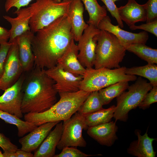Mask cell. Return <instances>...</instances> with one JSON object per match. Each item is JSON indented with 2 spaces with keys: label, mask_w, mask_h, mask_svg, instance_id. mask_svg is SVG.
<instances>
[{
  "label": "cell",
  "mask_w": 157,
  "mask_h": 157,
  "mask_svg": "<svg viewBox=\"0 0 157 157\" xmlns=\"http://www.w3.org/2000/svg\"><path fill=\"white\" fill-rule=\"evenodd\" d=\"M36 33L31 42L34 65L43 69L56 65L74 40L67 15L59 17Z\"/></svg>",
  "instance_id": "1"
},
{
  "label": "cell",
  "mask_w": 157,
  "mask_h": 157,
  "mask_svg": "<svg viewBox=\"0 0 157 157\" xmlns=\"http://www.w3.org/2000/svg\"><path fill=\"white\" fill-rule=\"evenodd\" d=\"M55 83L44 69L35 66L23 85L22 113L43 112L55 104L58 92Z\"/></svg>",
  "instance_id": "2"
},
{
  "label": "cell",
  "mask_w": 157,
  "mask_h": 157,
  "mask_svg": "<svg viewBox=\"0 0 157 157\" xmlns=\"http://www.w3.org/2000/svg\"><path fill=\"white\" fill-rule=\"evenodd\" d=\"M59 101L47 110L25 114V121L37 126L49 122L64 121L78 111L90 92L82 90L73 92H58Z\"/></svg>",
  "instance_id": "3"
},
{
  "label": "cell",
  "mask_w": 157,
  "mask_h": 157,
  "mask_svg": "<svg viewBox=\"0 0 157 157\" xmlns=\"http://www.w3.org/2000/svg\"><path fill=\"white\" fill-rule=\"evenodd\" d=\"M95 38L97 42L95 68L120 67L119 63L122 61L126 50L118 38L112 33L104 30H101Z\"/></svg>",
  "instance_id": "4"
},
{
  "label": "cell",
  "mask_w": 157,
  "mask_h": 157,
  "mask_svg": "<svg viewBox=\"0 0 157 157\" xmlns=\"http://www.w3.org/2000/svg\"><path fill=\"white\" fill-rule=\"evenodd\" d=\"M125 67L113 69L106 68L86 69L83 75L79 89L91 92L106 87L115 83L122 81H135V75L126 74Z\"/></svg>",
  "instance_id": "5"
},
{
  "label": "cell",
  "mask_w": 157,
  "mask_h": 157,
  "mask_svg": "<svg viewBox=\"0 0 157 157\" xmlns=\"http://www.w3.org/2000/svg\"><path fill=\"white\" fill-rule=\"evenodd\" d=\"M71 1L36 0L29 6L32 14L29 22L31 31L35 33L59 17L67 15Z\"/></svg>",
  "instance_id": "6"
},
{
  "label": "cell",
  "mask_w": 157,
  "mask_h": 157,
  "mask_svg": "<svg viewBox=\"0 0 157 157\" xmlns=\"http://www.w3.org/2000/svg\"><path fill=\"white\" fill-rule=\"evenodd\" d=\"M152 87L141 77L137 78L134 83L129 86L127 91L124 92L116 97L113 117L115 121H126L129 111L138 106Z\"/></svg>",
  "instance_id": "7"
},
{
  "label": "cell",
  "mask_w": 157,
  "mask_h": 157,
  "mask_svg": "<svg viewBox=\"0 0 157 157\" xmlns=\"http://www.w3.org/2000/svg\"><path fill=\"white\" fill-rule=\"evenodd\" d=\"M88 128L85 115L77 111L69 118L63 121L61 137L56 147L62 150L67 147H86L87 143L82 132L83 129Z\"/></svg>",
  "instance_id": "8"
},
{
  "label": "cell",
  "mask_w": 157,
  "mask_h": 157,
  "mask_svg": "<svg viewBox=\"0 0 157 157\" xmlns=\"http://www.w3.org/2000/svg\"><path fill=\"white\" fill-rule=\"evenodd\" d=\"M101 30L94 25L88 24L79 40L77 45L78 60L86 69L92 68L96 58L97 40L95 36Z\"/></svg>",
  "instance_id": "9"
},
{
  "label": "cell",
  "mask_w": 157,
  "mask_h": 157,
  "mask_svg": "<svg viewBox=\"0 0 157 157\" xmlns=\"http://www.w3.org/2000/svg\"><path fill=\"white\" fill-rule=\"evenodd\" d=\"M23 72L16 38L12 42L5 61L3 74L0 79V90L5 91L13 85Z\"/></svg>",
  "instance_id": "10"
},
{
  "label": "cell",
  "mask_w": 157,
  "mask_h": 157,
  "mask_svg": "<svg viewBox=\"0 0 157 157\" xmlns=\"http://www.w3.org/2000/svg\"><path fill=\"white\" fill-rule=\"evenodd\" d=\"M25 77L22 74L12 86L0 96V110L20 118L23 117L21 106L23 97V85Z\"/></svg>",
  "instance_id": "11"
},
{
  "label": "cell",
  "mask_w": 157,
  "mask_h": 157,
  "mask_svg": "<svg viewBox=\"0 0 157 157\" xmlns=\"http://www.w3.org/2000/svg\"><path fill=\"white\" fill-rule=\"evenodd\" d=\"M45 73L55 82V87L59 92H73L80 90L83 76L74 74L64 70L58 64L45 69Z\"/></svg>",
  "instance_id": "12"
},
{
  "label": "cell",
  "mask_w": 157,
  "mask_h": 157,
  "mask_svg": "<svg viewBox=\"0 0 157 157\" xmlns=\"http://www.w3.org/2000/svg\"><path fill=\"white\" fill-rule=\"evenodd\" d=\"M97 28L100 30H105L113 34L122 45L134 43L145 44L149 39L147 33L144 31L134 33L122 29L118 25H114L107 15L100 22Z\"/></svg>",
  "instance_id": "13"
},
{
  "label": "cell",
  "mask_w": 157,
  "mask_h": 157,
  "mask_svg": "<svg viewBox=\"0 0 157 157\" xmlns=\"http://www.w3.org/2000/svg\"><path fill=\"white\" fill-rule=\"evenodd\" d=\"M47 122L38 126L19 140L20 149L28 152L35 151L40 146L52 129L58 122Z\"/></svg>",
  "instance_id": "14"
},
{
  "label": "cell",
  "mask_w": 157,
  "mask_h": 157,
  "mask_svg": "<svg viewBox=\"0 0 157 157\" xmlns=\"http://www.w3.org/2000/svg\"><path fill=\"white\" fill-rule=\"evenodd\" d=\"M116 122L111 121L89 127L87 133L100 144L111 147L118 139L116 133L118 127Z\"/></svg>",
  "instance_id": "15"
},
{
  "label": "cell",
  "mask_w": 157,
  "mask_h": 157,
  "mask_svg": "<svg viewBox=\"0 0 157 157\" xmlns=\"http://www.w3.org/2000/svg\"><path fill=\"white\" fill-rule=\"evenodd\" d=\"M117 11L121 19L129 27L138 22L146 21V4H139L135 0H128L125 5L117 8Z\"/></svg>",
  "instance_id": "16"
},
{
  "label": "cell",
  "mask_w": 157,
  "mask_h": 157,
  "mask_svg": "<svg viewBox=\"0 0 157 157\" xmlns=\"http://www.w3.org/2000/svg\"><path fill=\"white\" fill-rule=\"evenodd\" d=\"M83 12V5L81 0H71L67 15L70 21L74 40L76 42L88 26L84 20Z\"/></svg>",
  "instance_id": "17"
},
{
  "label": "cell",
  "mask_w": 157,
  "mask_h": 157,
  "mask_svg": "<svg viewBox=\"0 0 157 157\" xmlns=\"http://www.w3.org/2000/svg\"><path fill=\"white\" fill-rule=\"evenodd\" d=\"M14 13L17 15L15 18L7 15L3 16L11 25V28L9 30L10 36L9 42L10 43L18 36L31 31L29 22L32 14L29 7L16 10Z\"/></svg>",
  "instance_id": "18"
},
{
  "label": "cell",
  "mask_w": 157,
  "mask_h": 157,
  "mask_svg": "<svg viewBox=\"0 0 157 157\" xmlns=\"http://www.w3.org/2000/svg\"><path fill=\"white\" fill-rule=\"evenodd\" d=\"M34 34L29 31L16 38L23 72L31 70L34 65V58L32 49L31 42Z\"/></svg>",
  "instance_id": "19"
},
{
  "label": "cell",
  "mask_w": 157,
  "mask_h": 157,
  "mask_svg": "<svg viewBox=\"0 0 157 157\" xmlns=\"http://www.w3.org/2000/svg\"><path fill=\"white\" fill-rule=\"evenodd\" d=\"M135 133L138 139L130 143L127 149L128 153L137 157H155L156 152L154 150L152 144L156 139L148 136L147 129L143 135L139 130H135Z\"/></svg>",
  "instance_id": "20"
},
{
  "label": "cell",
  "mask_w": 157,
  "mask_h": 157,
  "mask_svg": "<svg viewBox=\"0 0 157 157\" xmlns=\"http://www.w3.org/2000/svg\"><path fill=\"white\" fill-rule=\"evenodd\" d=\"M78 51L77 45L73 40L59 59L57 64L65 71L74 74L83 76L86 68L81 64L78 60Z\"/></svg>",
  "instance_id": "21"
},
{
  "label": "cell",
  "mask_w": 157,
  "mask_h": 157,
  "mask_svg": "<svg viewBox=\"0 0 157 157\" xmlns=\"http://www.w3.org/2000/svg\"><path fill=\"white\" fill-rule=\"evenodd\" d=\"M62 122L56 125L54 129L50 131L34 152V157H54L55 155L56 148L59 143L62 134Z\"/></svg>",
  "instance_id": "22"
},
{
  "label": "cell",
  "mask_w": 157,
  "mask_h": 157,
  "mask_svg": "<svg viewBox=\"0 0 157 157\" xmlns=\"http://www.w3.org/2000/svg\"><path fill=\"white\" fill-rule=\"evenodd\" d=\"M126 50L133 53L148 64H157V49L145 44L134 43L122 45Z\"/></svg>",
  "instance_id": "23"
},
{
  "label": "cell",
  "mask_w": 157,
  "mask_h": 157,
  "mask_svg": "<svg viewBox=\"0 0 157 157\" xmlns=\"http://www.w3.org/2000/svg\"><path fill=\"white\" fill-rule=\"evenodd\" d=\"M88 11L89 17L87 23L97 27L100 22L107 15L105 6H101L97 0H81Z\"/></svg>",
  "instance_id": "24"
},
{
  "label": "cell",
  "mask_w": 157,
  "mask_h": 157,
  "mask_svg": "<svg viewBox=\"0 0 157 157\" xmlns=\"http://www.w3.org/2000/svg\"><path fill=\"white\" fill-rule=\"evenodd\" d=\"M129 86V82L120 81L99 90V96L103 105L109 104L127 90Z\"/></svg>",
  "instance_id": "25"
},
{
  "label": "cell",
  "mask_w": 157,
  "mask_h": 157,
  "mask_svg": "<svg viewBox=\"0 0 157 157\" xmlns=\"http://www.w3.org/2000/svg\"><path fill=\"white\" fill-rule=\"evenodd\" d=\"M115 106L103 108L95 112L85 115V124L88 128L105 123L111 121L114 117Z\"/></svg>",
  "instance_id": "26"
},
{
  "label": "cell",
  "mask_w": 157,
  "mask_h": 157,
  "mask_svg": "<svg viewBox=\"0 0 157 157\" xmlns=\"http://www.w3.org/2000/svg\"><path fill=\"white\" fill-rule=\"evenodd\" d=\"M125 73L145 78L149 80L153 86H157V65L156 64H147L143 66L126 68Z\"/></svg>",
  "instance_id": "27"
},
{
  "label": "cell",
  "mask_w": 157,
  "mask_h": 157,
  "mask_svg": "<svg viewBox=\"0 0 157 157\" xmlns=\"http://www.w3.org/2000/svg\"><path fill=\"white\" fill-rule=\"evenodd\" d=\"M0 119L6 123L16 126L18 130L17 135L21 137L36 128L37 126L25 121H23L17 116L0 110Z\"/></svg>",
  "instance_id": "28"
},
{
  "label": "cell",
  "mask_w": 157,
  "mask_h": 157,
  "mask_svg": "<svg viewBox=\"0 0 157 157\" xmlns=\"http://www.w3.org/2000/svg\"><path fill=\"white\" fill-rule=\"evenodd\" d=\"M103 106L98 91H93L90 92L78 111L83 115H87L102 109Z\"/></svg>",
  "instance_id": "29"
},
{
  "label": "cell",
  "mask_w": 157,
  "mask_h": 157,
  "mask_svg": "<svg viewBox=\"0 0 157 157\" xmlns=\"http://www.w3.org/2000/svg\"><path fill=\"white\" fill-rule=\"evenodd\" d=\"M61 152L55 155L54 157H88L95 156H101V154H88L76 148L75 147H67L62 150Z\"/></svg>",
  "instance_id": "30"
},
{
  "label": "cell",
  "mask_w": 157,
  "mask_h": 157,
  "mask_svg": "<svg viewBox=\"0 0 157 157\" xmlns=\"http://www.w3.org/2000/svg\"><path fill=\"white\" fill-rule=\"evenodd\" d=\"M157 102V86H154L146 94L138 107L140 109L145 110L149 108L151 105Z\"/></svg>",
  "instance_id": "31"
},
{
  "label": "cell",
  "mask_w": 157,
  "mask_h": 157,
  "mask_svg": "<svg viewBox=\"0 0 157 157\" xmlns=\"http://www.w3.org/2000/svg\"><path fill=\"white\" fill-rule=\"evenodd\" d=\"M105 5L107 10L112 17L115 18L118 23V25L123 28L124 26L122 21L121 19L118 14L117 8L113 0H101Z\"/></svg>",
  "instance_id": "32"
},
{
  "label": "cell",
  "mask_w": 157,
  "mask_h": 157,
  "mask_svg": "<svg viewBox=\"0 0 157 157\" xmlns=\"http://www.w3.org/2000/svg\"><path fill=\"white\" fill-rule=\"evenodd\" d=\"M147 17L146 23L157 19V0H148L145 3Z\"/></svg>",
  "instance_id": "33"
},
{
  "label": "cell",
  "mask_w": 157,
  "mask_h": 157,
  "mask_svg": "<svg viewBox=\"0 0 157 157\" xmlns=\"http://www.w3.org/2000/svg\"><path fill=\"white\" fill-rule=\"evenodd\" d=\"M131 30L142 29L148 32L157 37V19L146 24H142L139 26L134 25L129 27Z\"/></svg>",
  "instance_id": "34"
},
{
  "label": "cell",
  "mask_w": 157,
  "mask_h": 157,
  "mask_svg": "<svg viewBox=\"0 0 157 157\" xmlns=\"http://www.w3.org/2000/svg\"><path fill=\"white\" fill-rule=\"evenodd\" d=\"M12 44L9 42L0 44V79L4 72V67L5 61L9 49Z\"/></svg>",
  "instance_id": "35"
},
{
  "label": "cell",
  "mask_w": 157,
  "mask_h": 157,
  "mask_svg": "<svg viewBox=\"0 0 157 157\" xmlns=\"http://www.w3.org/2000/svg\"><path fill=\"white\" fill-rule=\"evenodd\" d=\"M33 0H6L5 9L7 12L13 7H15L18 10L22 7L27 6Z\"/></svg>",
  "instance_id": "36"
},
{
  "label": "cell",
  "mask_w": 157,
  "mask_h": 157,
  "mask_svg": "<svg viewBox=\"0 0 157 157\" xmlns=\"http://www.w3.org/2000/svg\"><path fill=\"white\" fill-rule=\"evenodd\" d=\"M0 147L4 151L16 152L19 149L17 146L13 143L8 138L0 132Z\"/></svg>",
  "instance_id": "37"
},
{
  "label": "cell",
  "mask_w": 157,
  "mask_h": 157,
  "mask_svg": "<svg viewBox=\"0 0 157 157\" xmlns=\"http://www.w3.org/2000/svg\"><path fill=\"white\" fill-rule=\"evenodd\" d=\"M10 36L9 31L0 26V44L8 42Z\"/></svg>",
  "instance_id": "38"
},
{
  "label": "cell",
  "mask_w": 157,
  "mask_h": 157,
  "mask_svg": "<svg viewBox=\"0 0 157 157\" xmlns=\"http://www.w3.org/2000/svg\"><path fill=\"white\" fill-rule=\"evenodd\" d=\"M17 157H33V154L31 152H28L19 149L16 151Z\"/></svg>",
  "instance_id": "39"
},
{
  "label": "cell",
  "mask_w": 157,
  "mask_h": 157,
  "mask_svg": "<svg viewBox=\"0 0 157 157\" xmlns=\"http://www.w3.org/2000/svg\"><path fill=\"white\" fill-rule=\"evenodd\" d=\"M3 154L4 157H17L16 152L4 151Z\"/></svg>",
  "instance_id": "40"
},
{
  "label": "cell",
  "mask_w": 157,
  "mask_h": 157,
  "mask_svg": "<svg viewBox=\"0 0 157 157\" xmlns=\"http://www.w3.org/2000/svg\"><path fill=\"white\" fill-rule=\"evenodd\" d=\"M0 157H4L3 153L0 150Z\"/></svg>",
  "instance_id": "41"
},
{
  "label": "cell",
  "mask_w": 157,
  "mask_h": 157,
  "mask_svg": "<svg viewBox=\"0 0 157 157\" xmlns=\"http://www.w3.org/2000/svg\"><path fill=\"white\" fill-rule=\"evenodd\" d=\"M55 1L57 2H60L63 1L67 0H54Z\"/></svg>",
  "instance_id": "42"
},
{
  "label": "cell",
  "mask_w": 157,
  "mask_h": 157,
  "mask_svg": "<svg viewBox=\"0 0 157 157\" xmlns=\"http://www.w3.org/2000/svg\"><path fill=\"white\" fill-rule=\"evenodd\" d=\"M118 0H113V1L115 3V1H116Z\"/></svg>",
  "instance_id": "43"
},
{
  "label": "cell",
  "mask_w": 157,
  "mask_h": 157,
  "mask_svg": "<svg viewBox=\"0 0 157 157\" xmlns=\"http://www.w3.org/2000/svg\"></svg>",
  "instance_id": "44"
}]
</instances>
